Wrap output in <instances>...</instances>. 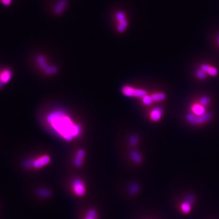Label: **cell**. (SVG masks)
I'll list each match as a JSON object with an SVG mask.
<instances>
[{
    "label": "cell",
    "instance_id": "ffe728a7",
    "mask_svg": "<svg viewBox=\"0 0 219 219\" xmlns=\"http://www.w3.org/2000/svg\"><path fill=\"white\" fill-rule=\"evenodd\" d=\"M58 71V68L55 65H50L48 68L45 71V74L47 75H53Z\"/></svg>",
    "mask_w": 219,
    "mask_h": 219
},
{
    "label": "cell",
    "instance_id": "7402d4cb",
    "mask_svg": "<svg viewBox=\"0 0 219 219\" xmlns=\"http://www.w3.org/2000/svg\"><path fill=\"white\" fill-rule=\"evenodd\" d=\"M195 76L200 80H204L206 79L207 74L203 69L200 68V69H198L196 70Z\"/></svg>",
    "mask_w": 219,
    "mask_h": 219
},
{
    "label": "cell",
    "instance_id": "4fadbf2b",
    "mask_svg": "<svg viewBox=\"0 0 219 219\" xmlns=\"http://www.w3.org/2000/svg\"><path fill=\"white\" fill-rule=\"evenodd\" d=\"M152 98L154 102H161L163 101L166 98V95L163 92H158L151 94Z\"/></svg>",
    "mask_w": 219,
    "mask_h": 219
},
{
    "label": "cell",
    "instance_id": "603a6c76",
    "mask_svg": "<svg viewBox=\"0 0 219 219\" xmlns=\"http://www.w3.org/2000/svg\"><path fill=\"white\" fill-rule=\"evenodd\" d=\"M199 103L205 107H206L210 103V99L206 96H202L199 99Z\"/></svg>",
    "mask_w": 219,
    "mask_h": 219
},
{
    "label": "cell",
    "instance_id": "44dd1931",
    "mask_svg": "<svg viewBox=\"0 0 219 219\" xmlns=\"http://www.w3.org/2000/svg\"><path fill=\"white\" fill-rule=\"evenodd\" d=\"M141 101L142 103L144 104L145 105H150L154 102L151 95H149V94H146L145 96L142 97L141 98Z\"/></svg>",
    "mask_w": 219,
    "mask_h": 219
},
{
    "label": "cell",
    "instance_id": "277c9868",
    "mask_svg": "<svg viewBox=\"0 0 219 219\" xmlns=\"http://www.w3.org/2000/svg\"><path fill=\"white\" fill-rule=\"evenodd\" d=\"M212 117V115L210 113L206 112V113L197 116L193 114V113H189L186 115V119L191 124L193 125L203 124L209 121Z\"/></svg>",
    "mask_w": 219,
    "mask_h": 219
},
{
    "label": "cell",
    "instance_id": "7c38bea8",
    "mask_svg": "<svg viewBox=\"0 0 219 219\" xmlns=\"http://www.w3.org/2000/svg\"><path fill=\"white\" fill-rule=\"evenodd\" d=\"M36 60H37V63L39 64V67L41 69H42L43 71H45L48 66H50V64H48V63L46 59V58L42 55H39L37 57H36Z\"/></svg>",
    "mask_w": 219,
    "mask_h": 219
},
{
    "label": "cell",
    "instance_id": "ac0fdd59",
    "mask_svg": "<svg viewBox=\"0 0 219 219\" xmlns=\"http://www.w3.org/2000/svg\"><path fill=\"white\" fill-rule=\"evenodd\" d=\"M66 5V2L64 0H62L59 3L57 4L55 8V11L57 13H62L64 9V7Z\"/></svg>",
    "mask_w": 219,
    "mask_h": 219
},
{
    "label": "cell",
    "instance_id": "9c48e42d",
    "mask_svg": "<svg viewBox=\"0 0 219 219\" xmlns=\"http://www.w3.org/2000/svg\"><path fill=\"white\" fill-rule=\"evenodd\" d=\"M200 68L206 73V74H208L212 77L216 76L219 73V71L217 68L206 64H201Z\"/></svg>",
    "mask_w": 219,
    "mask_h": 219
},
{
    "label": "cell",
    "instance_id": "d6986e66",
    "mask_svg": "<svg viewBox=\"0 0 219 219\" xmlns=\"http://www.w3.org/2000/svg\"><path fill=\"white\" fill-rule=\"evenodd\" d=\"M140 190V186L136 183L131 184L129 188V193L131 195H135Z\"/></svg>",
    "mask_w": 219,
    "mask_h": 219
},
{
    "label": "cell",
    "instance_id": "6da1fadb",
    "mask_svg": "<svg viewBox=\"0 0 219 219\" xmlns=\"http://www.w3.org/2000/svg\"><path fill=\"white\" fill-rule=\"evenodd\" d=\"M46 119L52 130L66 141H72L82 134L81 126L74 122L72 118L63 111H54L47 115Z\"/></svg>",
    "mask_w": 219,
    "mask_h": 219
},
{
    "label": "cell",
    "instance_id": "8992f818",
    "mask_svg": "<svg viewBox=\"0 0 219 219\" xmlns=\"http://www.w3.org/2000/svg\"><path fill=\"white\" fill-rule=\"evenodd\" d=\"M115 19L117 21V30L119 33H123L127 29L129 21L127 17L123 12L119 11L115 15Z\"/></svg>",
    "mask_w": 219,
    "mask_h": 219
},
{
    "label": "cell",
    "instance_id": "cb8c5ba5",
    "mask_svg": "<svg viewBox=\"0 0 219 219\" xmlns=\"http://www.w3.org/2000/svg\"><path fill=\"white\" fill-rule=\"evenodd\" d=\"M129 143L131 145H136L138 143V138L136 135H132L129 138Z\"/></svg>",
    "mask_w": 219,
    "mask_h": 219
},
{
    "label": "cell",
    "instance_id": "5b68a950",
    "mask_svg": "<svg viewBox=\"0 0 219 219\" xmlns=\"http://www.w3.org/2000/svg\"><path fill=\"white\" fill-rule=\"evenodd\" d=\"M122 93L126 97L142 98L147 94V91L141 88H135L131 86L125 85L121 89Z\"/></svg>",
    "mask_w": 219,
    "mask_h": 219
},
{
    "label": "cell",
    "instance_id": "484cf974",
    "mask_svg": "<svg viewBox=\"0 0 219 219\" xmlns=\"http://www.w3.org/2000/svg\"><path fill=\"white\" fill-rule=\"evenodd\" d=\"M1 1L4 4H9L11 2V0H1Z\"/></svg>",
    "mask_w": 219,
    "mask_h": 219
},
{
    "label": "cell",
    "instance_id": "5bb4252c",
    "mask_svg": "<svg viewBox=\"0 0 219 219\" xmlns=\"http://www.w3.org/2000/svg\"><path fill=\"white\" fill-rule=\"evenodd\" d=\"M83 219H98V214L96 210L93 208L89 209L84 216Z\"/></svg>",
    "mask_w": 219,
    "mask_h": 219
},
{
    "label": "cell",
    "instance_id": "e0dca14e",
    "mask_svg": "<svg viewBox=\"0 0 219 219\" xmlns=\"http://www.w3.org/2000/svg\"><path fill=\"white\" fill-rule=\"evenodd\" d=\"M180 208L184 214H188L191 209V203L188 201L184 202L181 204Z\"/></svg>",
    "mask_w": 219,
    "mask_h": 219
},
{
    "label": "cell",
    "instance_id": "7a4b0ae2",
    "mask_svg": "<svg viewBox=\"0 0 219 219\" xmlns=\"http://www.w3.org/2000/svg\"><path fill=\"white\" fill-rule=\"evenodd\" d=\"M51 161L50 156L47 154L39 156L36 158L28 159L24 161L23 166L26 169L34 168L35 169H40L48 165Z\"/></svg>",
    "mask_w": 219,
    "mask_h": 219
},
{
    "label": "cell",
    "instance_id": "ba28073f",
    "mask_svg": "<svg viewBox=\"0 0 219 219\" xmlns=\"http://www.w3.org/2000/svg\"><path fill=\"white\" fill-rule=\"evenodd\" d=\"M163 115V110L159 107H156L153 108L150 112V119L154 122H158L161 118Z\"/></svg>",
    "mask_w": 219,
    "mask_h": 219
},
{
    "label": "cell",
    "instance_id": "2e32d148",
    "mask_svg": "<svg viewBox=\"0 0 219 219\" xmlns=\"http://www.w3.org/2000/svg\"><path fill=\"white\" fill-rule=\"evenodd\" d=\"M131 159L136 164H140L142 162V156L137 151H131L130 154Z\"/></svg>",
    "mask_w": 219,
    "mask_h": 219
},
{
    "label": "cell",
    "instance_id": "9a60e30c",
    "mask_svg": "<svg viewBox=\"0 0 219 219\" xmlns=\"http://www.w3.org/2000/svg\"><path fill=\"white\" fill-rule=\"evenodd\" d=\"M37 193L41 198H49L52 195L51 191L50 189L44 188L39 189L37 191Z\"/></svg>",
    "mask_w": 219,
    "mask_h": 219
},
{
    "label": "cell",
    "instance_id": "30bf717a",
    "mask_svg": "<svg viewBox=\"0 0 219 219\" xmlns=\"http://www.w3.org/2000/svg\"><path fill=\"white\" fill-rule=\"evenodd\" d=\"M191 111L193 114L197 116L202 115L206 113L205 107L199 102L193 103L191 107Z\"/></svg>",
    "mask_w": 219,
    "mask_h": 219
},
{
    "label": "cell",
    "instance_id": "8fae6325",
    "mask_svg": "<svg viewBox=\"0 0 219 219\" xmlns=\"http://www.w3.org/2000/svg\"><path fill=\"white\" fill-rule=\"evenodd\" d=\"M12 77V71L9 69H4L0 73V80L2 83H6L9 82Z\"/></svg>",
    "mask_w": 219,
    "mask_h": 219
},
{
    "label": "cell",
    "instance_id": "52a82bcc",
    "mask_svg": "<svg viewBox=\"0 0 219 219\" xmlns=\"http://www.w3.org/2000/svg\"><path fill=\"white\" fill-rule=\"evenodd\" d=\"M85 157V152L83 149H79L76 153L75 157L74 158L73 164L75 167L80 168L82 166L84 163V159Z\"/></svg>",
    "mask_w": 219,
    "mask_h": 219
},
{
    "label": "cell",
    "instance_id": "d4e9b609",
    "mask_svg": "<svg viewBox=\"0 0 219 219\" xmlns=\"http://www.w3.org/2000/svg\"><path fill=\"white\" fill-rule=\"evenodd\" d=\"M216 42L219 48V31L216 34Z\"/></svg>",
    "mask_w": 219,
    "mask_h": 219
},
{
    "label": "cell",
    "instance_id": "3957f363",
    "mask_svg": "<svg viewBox=\"0 0 219 219\" xmlns=\"http://www.w3.org/2000/svg\"><path fill=\"white\" fill-rule=\"evenodd\" d=\"M71 188L73 193L78 197H83L87 191L85 183L80 178L74 179L71 183Z\"/></svg>",
    "mask_w": 219,
    "mask_h": 219
}]
</instances>
